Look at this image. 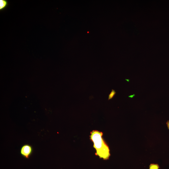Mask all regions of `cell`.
Returning <instances> with one entry per match:
<instances>
[{"instance_id": "obj_1", "label": "cell", "mask_w": 169, "mask_h": 169, "mask_svg": "<svg viewBox=\"0 0 169 169\" xmlns=\"http://www.w3.org/2000/svg\"><path fill=\"white\" fill-rule=\"evenodd\" d=\"M103 135L101 132L93 130L90 132V137L96 150V155L100 158L106 160L110 156V149L103 138Z\"/></svg>"}, {"instance_id": "obj_2", "label": "cell", "mask_w": 169, "mask_h": 169, "mask_svg": "<svg viewBox=\"0 0 169 169\" xmlns=\"http://www.w3.org/2000/svg\"><path fill=\"white\" fill-rule=\"evenodd\" d=\"M33 149L30 145L26 144L22 146L20 150V153L24 157L28 159L31 155Z\"/></svg>"}, {"instance_id": "obj_3", "label": "cell", "mask_w": 169, "mask_h": 169, "mask_svg": "<svg viewBox=\"0 0 169 169\" xmlns=\"http://www.w3.org/2000/svg\"><path fill=\"white\" fill-rule=\"evenodd\" d=\"M8 5V1L7 0H0V11L5 9Z\"/></svg>"}, {"instance_id": "obj_4", "label": "cell", "mask_w": 169, "mask_h": 169, "mask_svg": "<svg viewBox=\"0 0 169 169\" xmlns=\"http://www.w3.org/2000/svg\"><path fill=\"white\" fill-rule=\"evenodd\" d=\"M159 166L157 164H151L149 166V169H159Z\"/></svg>"}, {"instance_id": "obj_5", "label": "cell", "mask_w": 169, "mask_h": 169, "mask_svg": "<svg viewBox=\"0 0 169 169\" xmlns=\"http://www.w3.org/2000/svg\"><path fill=\"white\" fill-rule=\"evenodd\" d=\"M116 93V92L115 90H112L111 93H110L109 95L108 100L111 99L113 98Z\"/></svg>"}, {"instance_id": "obj_6", "label": "cell", "mask_w": 169, "mask_h": 169, "mask_svg": "<svg viewBox=\"0 0 169 169\" xmlns=\"http://www.w3.org/2000/svg\"><path fill=\"white\" fill-rule=\"evenodd\" d=\"M166 123L168 128L169 129V120L167 121Z\"/></svg>"}]
</instances>
